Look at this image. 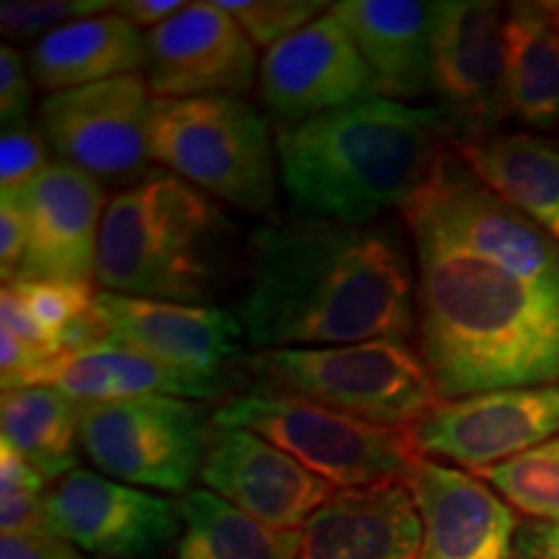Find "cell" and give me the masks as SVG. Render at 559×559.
Here are the masks:
<instances>
[{"label":"cell","mask_w":559,"mask_h":559,"mask_svg":"<svg viewBox=\"0 0 559 559\" xmlns=\"http://www.w3.org/2000/svg\"><path fill=\"white\" fill-rule=\"evenodd\" d=\"M239 319L262 349L409 342L417 277L407 241L391 223H270L251 241Z\"/></svg>","instance_id":"cell-1"},{"label":"cell","mask_w":559,"mask_h":559,"mask_svg":"<svg viewBox=\"0 0 559 559\" xmlns=\"http://www.w3.org/2000/svg\"><path fill=\"white\" fill-rule=\"evenodd\" d=\"M419 353L438 400L559 386V293L526 283L432 230H409Z\"/></svg>","instance_id":"cell-2"},{"label":"cell","mask_w":559,"mask_h":559,"mask_svg":"<svg viewBox=\"0 0 559 559\" xmlns=\"http://www.w3.org/2000/svg\"><path fill=\"white\" fill-rule=\"evenodd\" d=\"M277 169L298 215L370 226L428 185L451 148L438 107L370 96L298 124H280Z\"/></svg>","instance_id":"cell-3"},{"label":"cell","mask_w":559,"mask_h":559,"mask_svg":"<svg viewBox=\"0 0 559 559\" xmlns=\"http://www.w3.org/2000/svg\"><path fill=\"white\" fill-rule=\"evenodd\" d=\"M230 223L213 198L156 169L107 202L94 280L102 290L202 304L226 267Z\"/></svg>","instance_id":"cell-4"},{"label":"cell","mask_w":559,"mask_h":559,"mask_svg":"<svg viewBox=\"0 0 559 559\" xmlns=\"http://www.w3.org/2000/svg\"><path fill=\"white\" fill-rule=\"evenodd\" d=\"M151 160L247 213L275 205L280 169L270 122L241 96L153 99Z\"/></svg>","instance_id":"cell-5"},{"label":"cell","mask_w":559,"mask_h":559,"mask_svg":"<svg viewBox=\"0 0 559 559\" xmlns=\"http://www.w3.org/2000/svg\"><path fill=\"white\" fill-rule=\"evenodd\" d=\"M251 368L267 381V389L288 391L381 428H415L440 402L423 353L409 342L262 349Z\"/></svg>","instance_id":"cell-6"},{"label":"cell","mask_w":559,"mask_h":559,"mask_svg":"<svg viewBox=\"0 0 559 559\" xmlns=\"http://www.w3.org/2000/svg\"><path fill=\"white\" fill-rule=\"evenodd\" d=\"M215 428L254 432L337 489L407 479L417 459L409 430L381 428L324 404L267 389L223 404Z\"/></svg>","instance_id":"cell-7"},{"label":"cell","mask_w":559,"mask_h":559,"mask_svg":"<svg viewBox=\"0 0 559 559\" xmlns=\"http://www.w3.org/2000/svg\"><path fill=\"white\" fill-rule=\"evenodd\" d=\"M210 432L205 407L179 396L83 404L81 412V449L91 464L140 489L190 492Z\"/></svg>","instance_id":"cell-8"},{"label":"cell","mask_w":559,"mask_h":559,"mask_svg":"<svg viewBox=\"0 0 559 559\" xmlns=\"http://www.w3.org/2000/svg\"><path fill=\"white\" fill-rule=\"evenodd\" d=\"M409 230H432L510 275L559 293V243L477 179L449 148L402 207Z\"/></svg>","instance_id":"cell-9"},{"label":"cell","mask_w":559,"mask_h":559,"mask_svg":"<svg viewBox=\"0 0 559 559\" xmlns=\"http://www.w3.org/2000/svg\"><path fill=\"white\" fill-rule=\"evenodd\" d=\"M153 99L143 75L60 91L39 104V128L62 164L99 181H122L151 160Z\"/></svg>","instance_id":"cell-10"},{"label":"cell","mask_w":559,"mask_h":559,"mask_svg":"<svg viewBox=\"0 0 559 559\" xmlns=\"http://www.w3.org/2000/svg\"><path fill=\"white\" fill-rule=\"evenodd\" d=\"M502 16L487 0L438 3L432 94L451 140L485 138L508 117Z\"/></svg>","instance_id":"cell-11"},{"label":"cell","mask_w":559,"mask_h":559,"mask_svg":"<svg viewBox=\"0 0 559 559\" xmlns=\"http://www.w3.org/2000/svg\"><path fill=\"white\" fill-rule=\"evenodd\" d=\"M409 436L423 459L489 469L559 436V386L500 389L438 402Z\"/></svg>","instance_id":"cell-12"},{"label":"cell","mask_w":559,"mask_h":559,"mask_svg":"<svg viewBox=\"0 0 559 559\" xmlns=\"http://www.w3.org/2000/svg\"><path fill=\"white\" fill-rule=\"evenodd\" d=\"M50 531L102 559H153L181 534V502L73 469L47 492Z\"/></svg>","instance_id":"cell-13"},{"label":"cell","mask_w":559,"mask_h":559,"mask_svg":"<svg viewBox=\"0 0 559 559\" xmlns=\"http://www.w3.org/2000/svg\"><path fill=\"white\" fill-rule=\"evenodd\" d=\"M260 94L280 128L370 99L379 91L373 70L330 9L264 52Z\"/></svg>","instance_id":"cell-14"},{"label":"cell","mask_w":559,"mask_h":559,"mask_svg":"<svg viewBox=\"0 0 559 559\" xmlns=\"http://www.w3.org/2000/svg\"><path fill=\"white\" fill-rule=\"evenodd\" d=\"M145 81L156 99L247 94L262 66L254 41L215 0L187 3L145 34Z\"/></svg>","instance_id":"cell-15"},{"label":"cell","mask_w":559,"mask_h":559,"mask_svg":"<svg viewBox=\"0 0 559 559\" xmlns=\"http://www.w3.org/2000/svg\"><path fill=\"white\" fill-rule=\"evenodd\" d=\"M3 194L21 207L29 228L24 264L13 280L96 283V249L107 210L99 179L55 160L29 185Z\"/></svg>","instance_id":"cell-16"},{"label":"cell","mask_w":559,"mask_h":559,"mask_svg":"<svg viewBox=\"0 0 559 559\" xmlns=\"http://www.w3.org/2000/svg\"><path fill=\"white\" fill-rule=\"evenodd\" d=\"M200 479L210 492L277 531H300L334 495L330 481L241 428L210 432Z\"/></svg>","instance_id":"cell-17"},{"label":"cell","mask_w":559,"mask_h":559,"mask_svg":"<svg viewBox=\"0 0 559 559\" xmlns=\"http://www.w3.org/2000/svg\"><path fill=\"white\" fill-rule=\"evenodd\" d=\"M94 311L109 337L174 370L223 379V368L241 353L247 330L239 313L207 304H177L99 290Z\"/></svg>","instance_id":"cell-18"},{"label":"cell","mask_w":559,"mask_h":559,"mask_svg":"<svg viewBox=\"0 0 559 559\" xmlns=\"http://www.w3.org/2000/svg\"><path fill=\"white\" fill-rule=\"evenodd\" d=\"M423 547L419 559H513V508L472 474L432 459H417L407 474Z\"/></svg>","instance_id":"cell-19"},{"label":"cell","mask_w":559,"mask_h":559,"mask_svg":"<svg viewBox=\"0 0 559 559\" xmlns=\"http://www.w3.org/2000/svg\"><path fill=\"white\" fill-rule=\"evenodd\" d=\"M423 523L407 481L337 489L300 528L298 559H419Z\"/></svg>","instance_id":"cell-20"},{"label":"cell","mask_w":559,"mask_h":559,"mask_svg":"<svg viewBox=\"0 0 559 559\" xmlns=\"http://www.w3.org/2000/svg\"><path fill=\"white\" fill-rule=\"evenodd\" d=\"M368 68L376 91L412 104L432 94V45L438 3L423 0H342L332 3Z\"/></svg>","instance_id":"cell-21"},{"label":"cell","mask_w":559,"mask_h":559,"mask_svg":"<svg viewBox=\"0 0 559 559\" xmlns=\"http://www.w3.org/2000/svg\"><path fill=\"white\" fill-rule=\"evenodd\" d=\"M226 379H205L174 370L120 342L107 340L81 353L52 355L24 389L52 386L81 404L138 400V396H179L210 400L223 391Z\"/></svg>","instance_id":"cell-22"},{"label":"cell","mask_w":559,"mask_h":559,"mask_svg":"<svg viewBox=\"0 0 559 559\" xmlns=\"http://www.w3.org/2000/svg\"><path fill=\"white\" fill-rule=\"evenodd\" d=\"M451 151L479 181L521 210L559 243V140L528 132H489L451 140Z\"/></svg>","instance_id":"cell-23"},{"label":"cell","mask_w":559,"mask_h":559,"mask_svg":"<svg viewBox=\"0 0 559 559\" xmlns=\"http://www.w3.org/2000/svg\"><path fill=\"white\" fill-rule=\"evenodd\" d=\"M32 79L39 88H83L145 70V37L115 9L91 16L34 41L29 50Z\"/></svg>","instance_id":"cell-24"},{"label":"cell","mask_w":559,"mask_h":559,"mask_svg":"<svg viewBox=\"0 0 559 559\" xmlns=\"http://www.w3.org/2000/svg\"><path fill=\"white\" fill-rule=\"evenodd\" d=\"M508 117L559 132V19L551 3H510L502 16Z\"/></svg>","instance_id":"cell-25"},{"label":"cell","mask_w":559,"mask_h":559,"mask_svg":"<svg viewBox=\"0 0 559 559\" xmlns=\"http://www.w3.org/2000/svg\"><path fill=\"white\" fill-rule=\"evenodd\" d=\"M83 404L52 386L3 391L0 432L47 481L79 469Z\"/></svg>","instance_id":"cell-26"},{"label":"cell","mask_w":559,"mask_h":559,"mask_svg":"<svg viewBox=\"0 0 559 559\" xmlns=\"http://www.w3.org/2000/svg\"><path fill=\"white\" fill-rule=\"evenodd\" d=\"M300 531H277L241 513L210 489L181 500V534L174 559H298Z\"/></svg>","instance_id":"cell-27"},{"label":"cell","mask_w":559,"mask_h":559,"mask_svg":"<svg viewBox=\"0 0 559 559\" xmlns=\"http://www.w3.org/2000/svg\"><path fill=\"white\" fill-rule=\"evenodd\" d=\"M477 474L521 513L559 521V436Z\"/></svg>","instance_id":"cell-28"},{"label":"cell","mask_w":559,"mask_h":559,"mask_svg":"<svg viewBox=\"0 0 559 559\" xmlns=\"http://www.w3.org/2000/svg\"><path fill=\"white\" fill-rule=\"evenodd\" d=\"M215 5L230 13L262 50H272L332 9L319 0H215Z\"/></svg>","instance_id":"cell-29"},{"label":"cell","mask_w":559,"mask_h":559,"mask_svg":"<svg viewBox=\"0 0 559 559\" xmlns=\"http://www.w3.org/2000/svg\"><path fill=\"white\" fill-rule=\"evenodd\" d=\"M3 285H11L41 330L52 334L55 353H58V334L70 321L94 309L99 293L94 290V283H68V280H13Z\"/></svg>","instance_id":"cell-30"},{"label":"cell","mask_w":559,"mask_h":559,"mask_svg":"<svg viewBox=\"0 0 559 559\" xmlns=\"http://www.w3.org/2000/svg\"><path fill=\"white\" fill-rule=\"evenodd\" d=\"M115 9L109 0H3L0 32L9 39H41L47 34Z\"/></svg>","instance_id":"cell-31"},{"label":"cell","mask_w":559,"mask_h":559,"mask_svg":"<svg viewBox=\"0 0 559 559\" xmlns=\"http://www.w3.org/2000/svg\"><path fill=\"white\" fill-rule=\"evenodd\" d=\"M50 166L45 138L32 124L5 128L0 138V185L3 190L29 185Z\"/></svg>","instance_id":"cell-32"},{"label":"cell","mask_w":559,"mask_h":559,"mask_svg":"<svg viewBox=\"0 0 559 559\" xmlns=\"http://www.w3.org/2000/svg\"><path fill=\"white\" fill-rule=\"evenodd\" d=\"M34 83L29 62L21 58L11 45L0 47V120L5 128L29 124V111L34 102Z\"/></svg>","instance_id":"cell-33"},{"label":"cell","mask_w":559,"mask_h":559,"mask_svg":"<svg viewBox=\"0 0 559 559\" xmlns=\"http://www.w3.org/2000/svg\"><path fill=\"white\" fill-rule=\"evenodd\" d=\"M3 534H52L47 521V492H0Z\"/></svg>","instance_id":"cell-34"},{"label":"cell","mask_w":559,"mask_h":559,"mask_svg":"<svg viewBox=\"0 0 559 559\" xmlns=\"http://www.w3.org/2000/svg\"><path fill=\"white\" fill-rule=\"evenodd\" d=\"M26 247H29V228L21 207L11 198L0 200V275L3 283H11L24 264Z\"/></svg>","instance_id":"cell-35"},{"label":"cell","mask_w":559,"mask_h":559,"mask_svg":"<svg viewBox=\"0 0 559 559\" xmlns=\"http://www.w3.org/2000/svg\"><path fill=\"white\" fill-rule=\"evenodd\" d=\"M0 559H86L81 549L55 534H3Z\"/></svg>","instance_id":"cell-36"},{"label":"cell","mask_w":559,"mask_h":559,"mask_svg":"<svg viewBox=\"0 0 559 559\" xmlns=\"http://www.w3.org/2000/svg\"><path fill=\"white\" fill-rule=\"evenodd\" d=\"M0 319H3L5 330L16 334V337L29 342V345L45 347V349H50V353H55L52 334H47L45 330H41L39 321L32 317V311L26 309L24 304H21V298L13 293L11 285H3V290H0Z\"/></svg>","instance_id":"cell-37"},{"label":"cell","mask_w":559,"mask_h":559,"mask_svg":"<svg viewBox=\"0 0 559 559\" xmlns=\"http://www.w3.org/2000/svg\"><path fill=\"white\" fill-rule=\"evenodd\" d=\"M513 559H559V521H526L515 531Z\"/></svg>","instance_id":"cell-38"},{"label":"cell","mask_w":559,"mask_h":559,"mask_svg":"<svg viewBox=\"0 0 559 559\" xmlns=\"http://www.w3.org/2000/svg\"><path fill=\"white\" fill-rule=\"evenodd\" d=\"M45 481L19 451L0 443V492H45Z\"/></svg>","instance_id":"cell-39"},{"label":"cell","mask_w":559,"mask_h":559,"mask_svg":"<svg viewBox=\"0 0 559 559\" xmlns=\"http://www.w3.org/2000/svg\"><path fill=\"white\" fill-rule=\"evenodd\" d=\"M185 5L181 0H122V3H115V11L128 19L135 29L153 32L177 16Z\"/></svg>","instance_id":"cell-40"},{"label":"cell","mask_w":559,"mask_h":559,"mask_svg":"<svg viewBox=\"0 0 559 559\" xmlns=\"http://www.w3.org/2000/svg\"><path fill=\"white\" fill-rule=\"evenodd\" d=\"M551 9H555V13H557V19H559V3H551Z\"/></svg>","instance_id":"cell-41"}]
</instances>
